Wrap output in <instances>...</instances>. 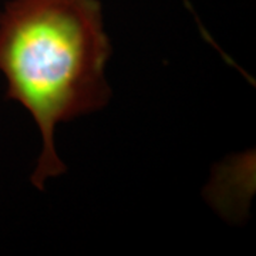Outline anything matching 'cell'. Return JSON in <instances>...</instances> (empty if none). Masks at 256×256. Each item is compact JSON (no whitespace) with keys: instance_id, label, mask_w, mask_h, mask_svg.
I'll list each match as a JSON object with an SVG mask.
<instances>
[{"instance_id":"cell-1","label":"cell","mask_w":256,"mask_h":256,"mask_svg":"<svg viewBox=\"0 0 256 256\" xmlns=\"http://www.w3.org/2000/svg\"><path fill=\"white\" fill-rule=\"evenodd\" d=\"M111 43L100 0H9L0 13V74L6 96L34 120L42 151L30 181L44 190L66 172L58 124L101 110L111 98Z\"/></svg>"}]
</instances>
